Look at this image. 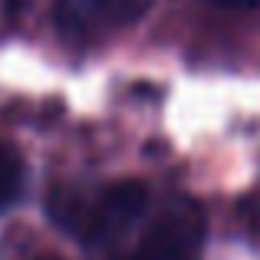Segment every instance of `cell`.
<instances>
[{
	"instance_id": "6da1fadb",
	"label": "cell",
	"mask_w": 260,
	"mask_h": 260,
	"mask_svg": "<svg viewBox=\"0 0 260 260\" xmlns=\"http://www.w3.org/2000/svg\"><path fill=\"white\" fill-rule=\"evenodd\" d=\"M145 208L148 191L139 181H115L92 198H83L76 191H56L50 198V217L89 247L119 241L145 214Z\"/></svg>"
},
{
	"instance_id": "7a4b0ae2",
	"label": "cell",
	"mask_w": 260,
	"mask_h": 260,
	"mask_svg": "<svg viewBox=\"0 0 260 260\" xmlns=\"http://www.w3.org/2000/svg\"><path fill=\"white\" fill-rule=\"evenodd\" d=\"M204 247V211L191 198H172L152 217L139 247L125 260H198Z\"/></svg>"
},
{
	"instance_id": "277c9868",
	"label": "cell",
	"mask_w": 260,
	"mask_h": 260,
	"mask_svg": "<svg viewBox=\"0 0 260 260\" xmlns=\"http://www.w3.org/2000/svg\"><path fill=\"white\" fill-rule=\"evenodd\" d=\"M23 178H26V168L20 152L10 142H0V211L13 208V201L23 191Z\"/></svg>"
},
{
	"instance_id": "8992f818",
	"label": "cell",
	"mask_w": 260,
	"mask_h": 260,
	"mask_svg": "<svg viewBox=\"0 0 260 260\" xmlns=\"http://www.w3.org/2000/svg\"><path fill=\"white\" fill-rule=\"evenodd\" d=\"M7 4H10V13H13V17H17V13H20V7H23L26 0H7Z\"/></svg>"
},
{
	"instance_id": "52a82bcc",
	"label": "cell",
	"mask_w": 260,
	"mask_h": 260,
	"mask_svg": "<svg viewBox=\"0 0 260 260\" xmlns=\"http://www.w3.org/2000/svg\"><path fill=\"white\" fill-rule=\"evenodd\" d=\"M43 260H50V257H43Z\"/></svg>"
},
{
	"instance_id": "3957f363",
	"label": "cell",
	"mask_w": 260,
	"mask_h": 260,
	"mask_svg": "<svg viewBox=\"0 0 260 260\" xmlns=\"http://www.w3.org/2000/svg\"><path fill=\"white\" fill-rule=\"evenodd\" d=\"M148 0H56V26L70 40H92L109 26H125L145 13Z\"/></svg>"
},
{
	"instance_id": "5b68a950",
	"label": "cell",
	"mask_w": 260,
	"mask_h": 260,
	"mask_svg": "<svg viewBox=\"0 0 260 260\" xmlns=\"http://www.w3.org/2000/svg\"><path fill=\"white\" fill-rule=\"evenodd\" d=\"M214 7H224V10H254L260 7V0H208Z\"/></svg>"
}]
</instances>
